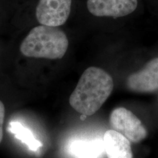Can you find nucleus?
Instances as JSON below:
<instances>
[{
    "instance_id": "nucleus-3",
    "label": "nucleus",
    "mask_w": 158,
    "mask_h": 158,
    "mask_svg": "<svg viewBox=\"0 0 158 158\" xmlns=\"http://www.w3.org/2000/svg\"><path fill=\"white\" fill-rule=\"evenodd\" d=\"M109 123L112 129L125 136L133 143L141 142L147 136V130L142 122L125 108H116L112 110Z\"/></svg>"
},
{
    "instance_id": "nucleus-4",
    "label": "nucleus",
    "mask_w": 158,
    "mask_h": 158,
    "mask_svg": "<svg viewBox=\"0 0 158 158\" xmlns=\"http://www.w3.org/2000/svg\"><path fill=\"white\" fill-rule=\"evenodd\" d=\"M72 0H40L36 18L41 25L58 27L66 22L70 14Z\"/></svg>"
},
{
    "instance_id": "nucleus-5",
    "label": "nucleus",
    "mask_w": 158,
    "mask_h": 158,
    "mask_svg": "<svg viewBox=\"0 0 158 158\" xmlns=\"http://www.w3.org/2000/svg\"><path fill=\"white\" fill-rule=\"evenodd\" d=\"M138 6V0H87L90 13L98 17H123L131 14Z\"/></svg>"
},
{
    "instance_id": "nucleus-7",
    "label": "nucleus",
    "mask_w": 158,
    "mask_h": 158,
    "mask_svg": "<svg viewBox=\"0 0 158 158\" xmlns=\"http://www.w3.org/2000/svg\"><path fill=\"white\" fill-rule=\"evenodd\" d=\"M108 158H133L130 141L114 130H108L102 138Z\"/></svg>"
},
{
    "instance_id": "nucleus-6",
    "label": "nucleus",
    "mask_w": 158,
    "mask_h": 158,
    "mask_svg": "<svg viewBox=\"0 0 158 158\" xmlns=\"http://www.w3.org/2000/svg\"><path fill=\"white\" fill-rule=\"evenodd\" d=\"M127 86L138 93H150L158 90V58L150 60L145 67L128 76Z\"/></svg>"
},
{
    "instance_id": "nucleus-9",
    "label": "nucleus",
    "mask_w": 158,
    "mask_h": 158,
    "mask_svg": "<svg viewBox=\"0 0 158 158\" xmlns=\"http://www.w3.org/2000/svg\"><path fill=\"white\" fill-rule=\"evenodd\" d=\"M7 130L9 132L14 134L15 138L25 143L31 151L37 152L43 146L42 143L35 137L31 130L24 127L19 122H10Z\"/></svg>"
},
{
    "instance_id": "nucleus-2",
    "label": "nucleus",
    "mask_w": 158,
    "mask_h": 158,
    "mask_svg": "<svg viewBox=\"0 0 158 158\" xmlns=\"http://www.w3.org/2000/svg\"><path fill=\"white\" fill-rule=\"evenodd\" d=\"M68 45V37L58 27L40 25L29 31L20 51L27 57L59 59L64 56Z\"/></svg>"
},
{
    "instance_id": "nucleus-1",
    "label": "nucleus",
    "mask_w": 158,
    "mask_h": 158,
    "mask_svg": "<svg viewBox=\"0 0 158 158\" xmlns=\"http://www.w3.org/2000/svg\"><path fill=\"white\" fill-rule=\"evenodd\" d=\"M113 89V78L106 71L89 67L81 76L69 102L71 107L82 115L92 116L102 107Z\"/></svg>"
},
{
    "instance_id": "nucleus-10",
    "label": "nucleus",
    "mask_w": 158,
    "mask_h": 158,
    "mask_svg": "<svg viewBox=\"0 0 158 158\" xmlns=\"http://www.w3.org/2000/svg\"><path fill=\"white\" fill-rule=\"evenodd\" d=\"M5 108L3 102L0 100V143L3 138V124L5 121Z\"/></svg>"
},
{
    "instance_id": "nucleus-8",
    "label": "nucleus",
    "mask_w": 158,
    "mask_h": 158,
    "mask_svg": "<svg viewBox=\"0 0 158 158\" xmlns=\"http://www.w3.org/2000/svg\"><path fill=\"white\" fill-rule=\"evenodd\" d=\"M69 152L76 158H100L105 151L102 140H76L69 145Z\"/></svg>"
}]
</instances>
